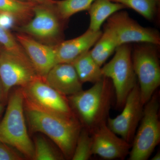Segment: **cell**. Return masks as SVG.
<instances>
[{
    "instance_id": "obj_15",
    "label": "cell",
    "mask_w": 160,
    "mask_h": 160,
    "mask_svg": "<svg viewBox=\"0 0 160 160\" xmlns=\"http://www.w3.org/2000/svg\"><path fill=\"white\" fill-rule=\"evenodd\" d=\"M44 80L49 86L66 97L83 90V83L71 63L56 64Z\"/></svg>"
},
{
    "instance_id": "obj_1",
    "label": "cell",
    "mask_w": 160,
    "mask_h": 160,
    "mask_svg": "<svg viewBox=\"0 0 160 160\" xmlns=\"http://www.w3.org/2000/svg\"><path fill=\"white\" fill-rule=\"evenodd\" d=\"M26 121L32 133L45 134L55 143L65 159H71L82 126L75 115L49 113L24 100Z\"/></svg>"
},
{
    "instance_id": "obj_10",
    "label": "cell",
    "mask_w": 160,
    "mask_h": 160,
    "mask_svg": "<svg viewBox=\"0 0 160 160\" xmlns=\"http://www.w3.org/2000/svg\"><path fill=\"white\" fill-rule=\"evenodd\" d=\"M38 77L29 59L2 49L0 53V79L8 97L12 88L15 86L24 88Z\"/></svg>"
},
{
    "instance_id": "obj_20",
    "label": "cell",
    "mask_w": 160,
    "mask_h": 160,
    "mask_svg": "<svg viewBox=\"0 0 160 160\" xmlns=\"http://www.w3.org/2000/svg\"><path fill=\"white\" fill-rule=\"evenodd\" d=\"M33 160H62L65 159L58 148H55L48 139L42 135L34 137Z\"/></svg>"
},
{
    "instance_id": "obj_17",
    "label": "cell",
    "mask_w": 160,
    "mask_h": 160,
    "mask_svg": "<svg viewBox=\"0 0 160 160\" xmlns=\"http://www.w3.org/2000/svg\"><path fill=\"white\" fill-rule=\"evenodd\" d=\"M71 64L82 83L91 82L94 84L104 77L102 73V67L92 58L90 50L76 59Z\"/></svg>"
},
{
    "instance_id": "obj_7",
    "label": "cell",
    "mask_w": 160,
    "mask_h": 160,
    "mask_svg": "<svg viewBox=\"0 0 160 160\" xmlns=\"http://www.w3.org/2000/svg\"><path fill=\"white\" fill-rule=\"evenodd\" d=\"M54 5H36L32 18L16 29L43 44L57 45L62 41L63 22L65 21L59 16Z\"/></svg>"
},
{
    "instance_id": "obj_26",
    "label": "cell",
    "mask_w": 160,
    "mask_h": 160,
    "mask_svg": "<svg viewBox=\"0 0 160 160\" xmlns=\"http://www.w3.org/2000/svg\"><path fill=\"white\" fill-rule=\"evenodd\" d=\"M17 24V22L13 17L8 13L0 12V26L9 30L15 27Z\"/></svg>"
},
{
    "instance_id": "obj_11",
    "label": "cell",
    "mask_w": 160,
    "mask_h": 160,
    "mask_svg": "<svg viewBox=\"0 0 160 160\" xmlns=\"http://www.w3.org/2000/svg\"><path fill=\"white\" fill-rule=\"evenodd\" d=\"M144 106L137 83L127 96L122 113L114 118L108 117L107 126L115 133L132 145L142 117Z\"/></svg>"
},
{
    "instance_id": "obj_2",
    "label": "cell",
    "mask_w": 160,
    "mask_h": 160,
    "mask_svg": "<svg viewBox=\"0 0 160 160\" xmlns=\"http://www.w3.org/2000/svg\"><path fill=\"white\" fill-rule=\"evenodd\" d=\"M111 80L104 77L90 89L68 96V101L82 127L90 134L106 122L113 94Z\"/></svg>"
},
{
    "instance_id": "obj_31",
    "label": "cell",
    "mask_w": 160,
    "mask_h": 160,
    "mask_svg": "<svg viewBox=\"0 0 160 160\" xmlns=\"http://www.w3.org/2000/svg\"><path fill=\"white\" fill-rule=\"evenodd\" d=\"M2 49H1V48H0V53H1V52L2 51Z\"/></svg>"
},
{
    "instance_id": "obj_9",
    "label": "cell",
    "mask_w": 160,
    "mask_h": 160,
    "mask_svg": "<svg viewBox=\"0 0 160 160\" xmlns=\"http://www.w3.org/2000/svg\"><path fill=\"white\" fill-rule=\"evenodd\" d=\"M107 20L105 27L113 32L118 46L131 42L160 45L158 31L141 26L130 18L126 11L117 12Z\"/></svg>"
},
{
    "instance_id": "obj_12",
    "label": "cell",
    "mask_w": 160,
    "mask_h": 160,
    "mask_svg": "<svg viewBox=\"0 0 160 160\" xmlns=\"http://www.w3.org/2000/svg\"><path fill=\"white\" fill-rule=\"evenodd\" d=\"M93 155L104 159L123 160L129 154L132 145L109 129L106 122L100 125L91 133Z\"/></svg>"
},
{
    "instance_id": "obj_18",
    "label": "cell",
    "mask_w": 160,
    "mask_h": 160,
    "mask_svg": "<svg viewBox=\"0 0 160 160\" xmlns=\"http://www.w3.org/2000/svg\"><path fill=\"white\" fill-rule=\"evenodd\" d=\"M36 5L20 0H0V12L10 14L21 26L29 22L33 17Z\"/></svg>"
},
{
    "instance_id": "obj_21",
    "label": "cell",
    "mask_w": 160,
    "mask_h": 160,
    "mask_svg": "<svg viewBox=\"0 0 160 160\" xmlns=\"http://www.w3.org/2000/svg\"><path fill=\"white\" fill-rule=\"evenodd\" d=\"M95 0L56 1L54 6L60 18L66 22L72 15L83 11H88Z\"/></svg>"
},
{
    "instance_id": "obj_29",
    "label": "cell",
    "mask_w": 160,
    "mask_h": 160,
    "mask_svg": "<svg viewBox=\"0 0 160 160\" xmlns=\"http://www.w3.org/2000/svg\"><path fill=\"white\" fill-rule=\"evenodd\" d=\"M6 105V104H3V103H0V118L1 117V116L2 114L4 108H5V106Z\"/></svg>"
},
{
    "instance_id": "obj_27",
    "label": "cell",
    "mask_w": 160,
    "mask_h": 160,
    "mask_svg": "<svg viewBox=\"0 0 160 160\" xmlns=\"http://www.w3.org/2000/svg\"><path fill=\"white\" fill-rule=\"evenodd\" d=\"M20 1L34 3L36 5H47V6H53L56 1L54 0H20Z\"/></svg>"
},
{
    "instance_id": "obj_16",
    "label": "cell",
    "mask_w": 160,
    "mask_h": 160,
    "mask_svg": "<svg viewBox=\"0 0 160 160\" xmlns=\"http://www.w3.org/2000/svg\"><path fill=\"white\" fill-rule=\"evenodd\" d=\"M125 8L122 4L110 0H95L88 10L90 16L89 29L94 31L101 30L103 23L109 17Z\"/></svg>"
},
{
    "instance_id": "obj_6",
    "label": "cell",
    "mask_w": 160,
    "mask_h": 160,
    "mask_svg": "<svg viewBox=\"0 0 160 160\" xmlns=\"http://www.w3.org/2000/svg\"><path fill=\"white\" fill-rule=\"evenodd\" d=\"M156 46L143 43L135 46L132 52V65L138 80L141 100L144 106L160 85V62Z\"/></svg>"
},
{
    "instance_id": "obj_14",
    "label": "cell",
    "mask_w": 160,
    "mask_h": 160,
    "mask_svg": "<svg viewBox=\"0 0 160 160\" xmlns=\"http://www.w3.org/2000/svg\"><path fill=\"white\" fill-rule=\"evenodd\" d=\"M102 32L101 30L94 31L89 28L77 38L59 43L54 46L56 64L72 62L80 56L90 50Z\"/></svg>"
},
{
    "instance_id": "obj_24",
    "label": "cell",
    "mask_w": 160,
    "mask_h": 160,
    "mask_svg": "<svg viewBox=\"0 0 160 160\" xmlns=\"http://www.w3.org/2000/svg\"><path fill=\"white\" fill-rule=\"evenodd\" d=\"M0 44L3 49L21 57L29 59L15 37L9 30L0 26Z\"/></svg>"
},
{
    "instance_id": "obj_25",
    "label": "cell",
    "mask_w": 160,
    "mask_h": 160,
    "mask_svg": "<svg viewBox=\"0 0 160 160\" xmlns=\"http://www.w3.org/2000/svg\"><path fill=\"white\" fill-rule=\"evenodd\" d=\"M26 159L25 157L14 147L0 142V160H23Z\"/></svg>"
},
{
    "instance_id": "obj_23",
    "label": "cell",
    "mask_w": 160,
    "mask_h": 160,
    "mask_svg": "<svg viewBox=\"0 0 160 160\" xmlns=\"http://www.w3.org/2000/svg\"><path fill=\"white\" fill-rule=\"evenodd\" d=\"M92 155L91 135L86 129L82 128L77 140L71 160H88Z\"/></svg>"
},
{
    "instance_id": "obj_5",
    "label": "cell",
    "mask_w": 160,
    "mask_h": 160,
    "mask_svg": "<svg viewBox=\"0 0 160 160\" xmlns=\"http://www.w3.org/2000/svg\"><path fill=\"white\" fill-rule=\"evenodd\" d=\"M112 58L102 68L104 77L111 80L116 98V106L122 108L127 96L137 83L129 44L118 46Z\"/></svg>"
},
{
    "instance_id": "obj_4",
    "label": "cell",
    "mask_w": 160,
    "mask_h": 160,
    "mask_svg": "<svg viewBox=\"0 0 160 160\" xmlns=\"http://www.w3.org/2000/svg\"><path fill=\"white\" fill-rule=\"evenodd\" d=\"M144 106L141 124L132 143L129 160L148 159L160 142L158 95L154 93Z\"/></svg>"
},
{
    "instance_id": "obj_8",
    "label": "cell",
    "mask_w": 160,
    "mask_h": 160,
    "mask_svg": "<svg viewBox=\"0 0 160 160\" xmlns=\"http://www.w3.org/2000/svg\"><path fill=\"white\" fill-rule=\"evenodd\" d=\"M24 100L46 112L63 116L75 115L68 98L61 94L38 77L22 88Z\"/></svg>"
},
{
    "instance_id": "obj_19",
    "label": "cell",
    "mask_w": 160,
    "mask_h": 160,
    "mask_svg": "<svg viewBox=\"0 0 160 160\" xmlns=\"http://www.w3.org/2000/svg\"><path fill=\"white\" fill-rule=\"evenodd\" d=\"M118 46L116 38L110 30L105 27L104 32L99 39L90 53L96 62L101 67Z\"/></svg>"
},
{
    "instance_id": "obj_3",
    "label": "cell",
    "mask_w": 160,
    "mask_h": 160,
    "mask_svg": "<svg viewBox=\"0 0 160 160\" xmlns=\"http://www.w3.org/2000/svg\"><path fill=\"white\" fill-rule=\"evenodd\" d=\"M0 142L14 147L26 159L33 160L34 146L26 126L21 87L8 97L6 112L0 122Z\"/></svg>"
},
{
    "instance_id": "obj_30",
    "label": "cell",
    "mask_w": 160,
    "mask_h": 160,
    "mask_svg": "<svg viewBox=\"0 0 160 160\" xmlns=\"http://www.w3.org/2000/svg\"><path fill=\"white\" fill-rule=\"evenodd\" d=\"M160 160V152H158L155 155L152 159V160Z\"/></svg>"
},
{
    "instance_id": "obj_13",
    "label": "cell",
    "mask_w": 160,
    "mask_h": 160,
    "mask_svg": "<svg viewBox=\"0 0 160 160\" xmlns=\"http://www.w3.org/2000/svg\"><path fill=\"white\" fill-rule=\"evenodd\" d=\"M15 37L29 58L38 76L44 79L56 64L54 46L43 44L20 32Z\"/></svg>"
},
{
    "instance_id": "obj_28",
    "label": "cell",
    "mask_w": 160,
    "mask_h": 160,
    "mask_svg": "<svg viewBox=\"0 0 160 160\" xmlns=\"http://www.w3.org/2000/svg\"><path fill=\"white\" fill-rule=\"evenodd\" d=\"M8 97L6 95L4 91V87L0 79V103L6 104Z\"/></svg>"
},
{
    "instance_id": "obj_22",
    "label": "cell",
    "mask_w": 160,
    "mask_h": 160,
    "mask_svg": "<svg viewBox=\"0 0 160 160\" xmlns=\"http://www.w3.org/2000/svg\"><path fill=\"white\" fill-rule=\"evenodd\" d=\"M133 9L149 21L154 19L159 7L160 0H110Z\"/></svg>"
}]
</instances>
